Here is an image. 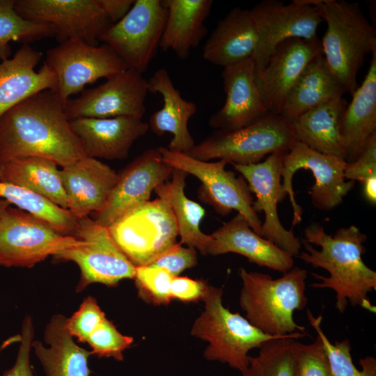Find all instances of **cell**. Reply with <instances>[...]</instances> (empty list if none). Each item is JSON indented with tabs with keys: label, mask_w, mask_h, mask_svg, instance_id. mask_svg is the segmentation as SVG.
<instances>
[{
	"label": "cell",
	"mask_w": 376,
	"mask_h": 376,
	"mask_svg": "<svg viewBox=\"0 0 376 376\" xmlns=\"http://www.w3.org/2000/svg\"><path fill=\"white\" fill-rule=\"evenodd\" d=\"M343 112L340 134L347 163L355 161L376 134V51L361 85Z\"/></svg>",
	"instance_id": "27"
},
{
	"label": "cell",
	"mask_w": 376,
	"mask_h": 376,
	"mask_svg": "<svg viewBox=\"0 0 376 376\" xmlns=\"http://www.w3.org/2000/svg\"><path fill=\"white\" fill-rule=\"evenodd\" d=\"M258 43L249 9L235 7L221 19L203 49V58L223 68L253 58Z\"/></svg>",
	"instance_id": "26"
},
{
	"label": "cell",
	"mask_w": 376,
	"mask_h": 376,
	"mask_svg": "<svg viewBox=\"0 0 376 376\" xmlns=\"http://www.w3.org/2000/svg\"><path fill=\"white\" fill-rule=\"evenodd\" d=\"M168 10L159 47L172 51L180 59H187L207 33L205 22L212 0H164Z\"/></svg>",
	"instance_id": "29"
},
{
	"label": "cell",
	"mask_w": 376,
	"mask_h": 376,
	"mask_svg": "<svg viewBox=\"0 0 376 376\" xmlns=\"http://www.w3.org/2000/svg\"><path fill=\"white\" fill-rule=\"evenodd\" d=\"M197 263L196 249L188 246L185 247L178 242L148 265L163 268L173 276H178L185 269L195 267Z\"/></svg>",
	"instance_id": "42"
},
{
	"label": "cell",
	"mask_w": 376,
	"mask_h": 376,
	"mask_svg": "<svg viewBox=\"0 0 376 376\" xmlns=\"http://www.w3.org/2000/svg\"><path fill=\"white\" fill-rule=\"evenodd\" d=\"M42 54L28 44L22 45L13 58L0 62V116L28 97L45 90H54L56 78L44 63Z\"/></svg>",
	"instance_id": "25"
},
{
	"label": "cell",
	"mask_w": 376,
	"mask_h": 376,
	"mask_svg": "<svg viewBox=\"0 0 376 376\" xmlns=\"http://www.w3.org/2000/svg\"><path fill=\"white\" fill-rule=\"evenodd\" d=\"M290 351L295 376H334L321 338L305 344L291 339Z\"/></svg>",
	"instance_id": "37"
},
{
	"label": "cell",
	"mask_w": 376,
	"mask_h": 376,
	"mask_svg": "<svg viewBox=\"0 0 376 376\" xmlns=\"http://www.w3.org/2000/svg\"><path fill=\"white\" fill-rule=\"evenodd\" d=\"M68 210L81 219L105 205L118 180V173L97 159L84 157L59 169Z\"/></svg>",
	"instance_id": "21"
},
{
	"label": "cell",
	"mask_w": 376,
	"mask_h": 376,
	"mask_svg": "<svg viewBox=\"0 0 376 376\" xmlns=\"http://www.w3.org/2000/svg\"><path fill=\"white\" fill-rule=\"evenodd\" d=\"M239 275L242 284L240 306L252 325L274 336L306 334L305 327L294 320V313L303 310L308 303L306 269L294 266L281 277L273 279L241 267Z\"/></svg>",
	"instance_id": "3"
},
{
	"label": "cell",
	"mask_w": 376,
	"mask_h": 376,
	"mask_svg": "<svg viewBox=\"0 0 376 376\" xmlns=\"http://www.w3.org/2000/svg\"><path fill=\"white\" fill-rule=\"evenodd\" d=\"M15 0H0V60L9 58L11 42L22 45L54 37V30L49 24L27 20L15 9Z\"/></svg>",
	"instance_id": "35"
},
{
	"label": "cell",
	"mask_w": 376,
	"mask_h": 376,
	"mask_svg": "<svg viewBox=\"0 0 376 376\" xmlns=\"http://www.w3.org/2000/svg\"><path fill=\"white\" fill-rule=\"evenodd\" d=\"M106 318L96 299L91 296L86 297L79 309L67 318L66 326L69 333L79 342L86 343L91 334Z\"/></svg>",
	"instance_id": "41"
},
{
	"label": "cell",
	"mask_w": 376,
	"mask_h": 376,
	"mask_svg": "<svg viewBox=\"0 0 376 376\" xmlns=\"http://www.w3.org/2000/svg\"><path fill=\"white\" fill-rule=\"evenodd\" d=\"M221 76L226 100L223 107L210 116V127L235 130L269 113L256 82L252 58L223 68Z\"/></svg>",
	"instance_id": "20"
},
{
	"label": "cell",
	"mask_w": 376,
	"mask_h": 376,
	"mask_svg": "<svg viewBox=\"0 0 376 376\" xmlns=\"http://www.w3.org/2000/svg\"><path fill=\"white\" fill-rule=\"evenodd\" d=\"M171 175V181L161 184L154 191L171 208L177 224L180 243L198 249L202 255H206L210 235L205 234L200 228L205 210L199 203L185 195L187 173L173 168Z\"/></svg>",
	"instance_id": "32"
},
{
	"label": "cell",
	"mask_w": 376,
	"mask_h": 376,
	"mask_svg": "<svg viewBox=\"0 0 376 376\" xmlns=\"http://www.w3.org/2000/svg\"><path fill=\"white\" fill-rule=\"evenodd\" d=\"M0 198L45 221L59 233L74 237L79 219L42 195L0 182Z\"/></svg>",
	"instance_id": "34"
},
{
	"label": "cell",
	"mask_w": 376,
	"mask_h": 376,
	"mask_svg": "<svg viewBox=\"0 0 376 376\" xmlns=\"http://www.w3.org/2000/svg\"><path fill=\"white\" fill-rule=\"evenodd\" d=\"M66 320L61 314L53 315L44 333L48 346L38 340H33L31 346L46 376H89L88 360L93 353L75 343Z\"/></svg>",
	"instance_id": "28"
},
{
	"label": "cell",
	"mask_w": 376,
	"mask_h": 376,
	"mask_svg": "<svg viewBox=\"0 0 376 376\" xmlns=\"http://www.w3.org/2000/svg\"><path fill=\"white\" fill-rule=\"evenodd\" d=\"M227 253L240 254L258 266L283 274L295 264L292 256L255 233L240 213L210 235L206 255Z\"/></svg>",
	"instance_id": "23"
},
{
	"label": "cell",
	"mask_w": 376,
	"mask_h": 376,
	"mask_svg": "<svg viewBox=\"0 0 376 376\" xmlns=\"http://www.w3.org/2000/svg\"><path fill=\"white\" fill-rule=\"evenodd\" d=\"M33 328L31 317L26 316L22 324L20 344L15 362L2 376H35L30 362V352L34 336Z\"/></svg>",
	"instance_id": "44"
},
{
	"label": "cell",
	"mask_w": 376,
	"mask_h": 376,
	"mask_svg": "<svg viewBox=\"0 0 376 376\" xmlns=\"http://www.w3.org/2000/svg\"><path fill=\"white\" fill-rule=\"evenodd\" d=\"M322 54L321 41L290 38L280 43L264 68L256 75V82L270 113L279 114L283 103L304 69Z\"/></svg>",
	"instance_id": "19"
},
{
	"label": "cell",
	"mask_w": 376,
	"mask_h": 376,
	"mask_svg": "<svg viewBox=\"0 0 376 376\" xmlns=\"http://www.w3.org/2000/svg\"><path fill=\"white\" fill-rule=\"evenodd\" d=\"M10 206V203L6 199L0 198V218L5 210Z\"/></svg>",
	"instance_id": "48"
},
{
	"label": "cell",
	"mask_w": 376,
	"mask_h": 376,
	"mask_svg": "<svg viewBox=\"0 0 376 376\" xmlns=\"http://www.w3.org/2000/svg\"><path fill=\"white\" fill-rule=\"evenodd\" d=\"M81 243L17 207L9 206L0 218V266L31 267Z\"/></svg>",
	"instance_id": "11"
},
{
	"label": "cell",
	"mask_w": 376,
	"mask_h": 376,
	"mask_svg": "<svg viewBox=\"0 0 376 376\" xmlns=\"http://www.w3.org/2000/svg\"><path fill=\"white\" fill-rule=\"evenodd\" d=\"M222 288L208 285L203 299L204 309L195 320L191 335L207 342L203 357L207 361H219L240 370L250 364L249 352L272 339L292 338L299 339L307 335L296 332L288 336L267 335L239 313H233L223 304Z\"/></svg>",
	"instance_id": "4"
},
{
	"label": "cell",
	"mask_w": 376,
	"mask_h": 376,
	"mask_svg": "<svg viewBox=\"0 0 376 376\" xmlns=\"http://www.w3.org/2000/svg\"><path fill=\"white\" fill-rule=\"evenodd\" d=\"M318 4L311 5L307 0H294L288 4L265 0L249 10L258 38L252 58L256 75L262 71L272 52L284 40L318 39L317 30L323 21Z\"/></svg>",
	"instance_id": "14"
},
{
	"label": "cell",
	"mask_w": 376,
	"mask_h": 376,
	"mask_svg": "<svg viewBox=\"0 0 376 376\" xmlns=\"http://www.w3.org/2000/svg\"><path fill=\"white\" fill-rule=\"evenodd\" d=\"M347 162L343 158L321 153L306 145L296 141L283 155L281 175V201L288 195L293 210L292 227L302 218V208L297 203L292 188V178L300 169L310 170L315 184L308 194L312 204L320 210H331L342 203L343 198L351 191L354 182L347 181L344 172Z\"/></svg>",
	"instance_id": "8"
},
{
	"label": "cell",
	"mask_w": 376,
	"mask_h": 376,
	"mask_svg": "<svg viewBox=\"0 0 376 376\" xmlns=\"http://www.w3.org/2000/svg\"><path fill=\"white\" fill-rule=\"evenodd\" d=\"M291 339L274 338L261 345L256 357L261 376H295L290 351Z\"/></svg>",
	"instance_id": "39"
},
{
	"label": "cell",
	"mask_w": 376,
	"mask_h": 376,
	"mask_svg": "<svg viewBox=\"0 0 376 376\" xmlns=\"http://www.w3.org/2000/svg\"><path fill=\"white\" fill-rule=\"evenodd\" d=\"M163 160L171 167L197 178L202 183L198 196L212 205L221 215L236 210L246 219L251 229L261 235L262 222L253 207V199L248 185L242 175L225 169V159L202 161L187 154L170 151L159 147Z\"/></svg>",
	"instance_id": "9"
},
{
	"label": "cell",
	"mask_w": 376,
	"mask_h": 376,
	"mask_svg": "<svg viewBox=\"0 0 376 376\" xmlns=\"http://www.w3.org/2000/svg\"><path fill=\"white\" fill-rule=\"evenodd\" d=\"M148 90L160 94L164 102L162 107L150 117L149 128L159 136L171 133L173 138L167 149L187 154L196 144L188 128L189 120L197 110L196 104L181 96L165 68L158 69L150 77Z\"/></svg>",
	"instance_id": "24"
},
{
	"label": "cell",
	"mask_w": 376,
	"mask_h": 376,
	"mask_svg": "<svg viewBox=\"0 0 376 376\" xmlns=\"http://www.w3.org/2000/svg\"><path fill=\"white\" fill-rule=\"evenodd\" d=\"M306 317L316 334L321 338L334 376H376L375 357L369 355L360 359L359 363L361 369L359 370L352 360L350 341L343 339L332 343L321 328L322 315L315 317L307 309Z\"/></svg>",
	"instance_id": "36"
},
{
	"label": "cell",
	"mask_w": 376,
	"mask_h": 376,
	"mask_svg": "<svg viewBox=\"0 0 376 376\" xmlns=\"http://www.w3.org/2000/svg\"><path fill=\"white\" fill-rule=\"evenodd\" d=\"M344 175L346 180L362 185L376 180V134L370 138L358 158L347 164Z\"/></svg>",
	"instance_id": "43"
},
{
	"label": "cell",
	"mask_w": 376,
	"mask_h": 376,
	"mask_svg": "<svg viewBox=\"0 0 376 376\" xmlns=\"http://www.w3.org/2000/svg\"><path fill=\"white\" fill-rule=\"evenodd\" d=\"M285 154L272 153L263 161L251 164H233L246 182L256 200L255 212H264L261 235L291 256H297L301 246V240L292 230H287L281 223L277 205L281 199V173Z\"/></svg>",
	"instance_id": "18"
},
{
	"label": "cell",
	"mask_w": 376,
	"mask_h": 376,
	"mask_svg": "<svg viewBox=\"0 0 376 376\" xmlns=\"http://www.w3.org/2000/svg\"><path fill=\"white\" fill-rule=\"evenodd\" d=\"M173 276L166 269L145 265L136 267L134 279L138 297L154 306H166L171 301Z\"/></svg>",
	"instance_id": "38"
},
{
	"label": "cell",
	"mask_w": 376,
	"mask_h": 376,
	"mask_svg": "<svg viewBox=\"0 0 376 376\" xmlns=\"http://www.w3.org/2000/svg\"><path fill=\"white\" fill-rule=\"evenodd\" d=\"M345 93L346 90L321 54L304 69L288 93L279 115L291 123L310 109L331 99L343 97Z\"/></svg>",
	"instance_id": "31"
},
{
	"label": "cell",
	"mask_w": 376,
	"mask_h": 376,
	"mask_svg": "<svg viewBox=\"0 0 376 376\" xmlns=\"http://www.w3.org/2000/svg\"><path fill=\"white\" fill-rule=\"evenodd\" d=\"M44 63L53 72V90L65 103L99 79H107L127 69L117 54L106 44L91 45L79 39L58 43L46 53Z\"/></svg>",
	"instance_id": "12"
},
{
	"label": "cell",
	"mask_w": 376,
	"mask_h": 376,
	"mask_svg": "<svg viewBox=\"0 0 376 376\" xmlns=\"http://www.w3.org/2000/svg\"><path fill=\"white\" fill-rule=\"evenodd\" d=\"M304 233V239L301 242L306 251L297 256L329 273L328 276L312 273L320 282L310 286L334 290L335 306L340 313L345 312L348 303L375 313L376 307L368 294L376 290V272L366 265L362 258L366 251L364 243L367 236L354 225L342 227L331 235L317 222L310 224Z\"/></svg>",
	"instance_id": "2"
},
{
	"label": "cell",
	"mask_w": 376,
	"mask_h": 376,
	"mask_svg": "<svg viewBox=\"0 0 376 376\" xmlns=\"http://www.w3.org/2000/svg\"><path fill=\"white\" fill-rule=\"evenodd\" d=\"M318 6L327 23L321 41L323 56L347 93L352 95L366 56L376 51L375 29L357 3L320 0Z\"/></svg>",
	"instance_id": "5"
},
{
	"label": "cell",
	"mask_w": 376,
	"mask_h": 376,
	"mask_svg": "<svg viewBox=\"0 0 376 376\" xmlns=\"http://www.w3.org/2000/svg\"><path fill=\"white\" fill-rule=\"evenodd\" d=\"M74 237L82 243L59 253L54 259L77 265L80 270L77 292L92 283L111 287L123 279H134L136 267L116 244L107 228L86 217L79 219Z\"/></svg>",
	"instance_id": "10"
},
{
	"label": "cell",
	"mask_w": 376,
	"mask_h": 376,
	"mask_svg": "<svg viewBox=\"0 0 376 376\" xmlns=\"http://www.w3.org/2000/svg\"><path fill=\"white\" fill-rule=\"evenodd\" d=\"M14 5L24 19L50 25L58 43L79 39L96 46L112 25L96 0H15Z\"/></svg>",
	"instance_id": "16"
},
{
	"label": "cell",
	"mask_w": 376,
	"mask_h": 376,
	"mask_svg": "<svg viewBox=\"0 0 376 376\" xmlns=\"http://www.w3.org/2000/svg\"><path fill=\"white\" fill-rule=\"evenodd\" d=\"M346 106L343 97L334 98L299 116L290 123L297 141L321 153L345 159L340 126Z\"/></svg>",
	"instance_id": "30"
},
{
	"label": "cell",
	"mask_w": 376,
	"mask_h": 376,
	"mask_svg": "<svg viewBox=\"0 0 376 376\" xmlns=\"http://www.w3.org/2000/svg\"><path fill=\"white\" fill-rule=\"evenodd\" d=\"M208 284L203 279H194L187 276H174L171 284V299L182 302L203 301Z\"/></svg>",
	"instance_id": "45"
},
{
	"label": "cell",
	"mask_w": 376,
	"mask_h": 376,
	"mask_svg": "<svg viewBox=\"0 0 376 376\" xmlns=\"http://www.w3.org/2000/svg\"><path fill=\"white\" fill-rule=\"evenodd\" d=\"M53 90L40 91L0 116V163L42 157L64 167L85 157Z\"/></svg>",
	"instance_id": "1"
},
{
	"label": "cell",
	"mask_w": 376,
	"mask_h": 376,
	"mask_svg": "<svg viewBox=\"0 0 376 376\" xmlns=\"http://www.w3.org/2000/svg\"><path fill=\"white\" fill-rule=\"evenodd\" d=\"M54 161L25 157L0 163V182L21 187L46 197L68 210L59 169Z\"/></svg>",
	"instance_id": "33"
},
{
	"label": "cell",
	"mask_w": 376,
	"mask_h": 376,
	"mask_svg": "<svg viewBox=\"0 0 376 376\" xmlns=\"http://www.w3.org/2000/svg\"><path fill=\"white\" fill-rule=\"evenodd\" d=\"M107 228L116 244L136 267L151 264L176 244L178 237L173 214L159 198L132 208Z\"/></svg>",
	"instance_id": "7"
},
{
	"label": "cell",
	"mask_w": 376,
	"mask_h": 376,
	"mask_svg": "<svg viewBox=\"0 0 376 376\" xmlns=\"http://www.w3.org/2000/svg\"><path fill=\"white\" fill-rule=\"evenodd\" d=\"M168 10L164 1L135 0L127 14L111 25L102 40L128 68L144 72L159 47Z\"/></svg>",
	"instance_id": "13"
},
{
	"label": "cell",
	"mask_w": 376,
	"mask_h": 376,
	"mask_svg": "<svg viewBox=\"0 0 376 376\" xmlns=\"http://www.w3.org/2000/svg\"><path fill=\"white\" fill-rule=\"evenodd\" d=\"M86 157L124 159L138 139L149 129L148 123L133 117L80 118L70 120Z\"/></svg>",
	"instance_id": "22"
},
{
	"label": "cell",
	"mask_w": 376,
	"mask_h": 376,
	"mask_svg": "<svg viewBox=\"0 0 376 376\" xmlns=\"http://www.w3.org/2000/svg\"><path fill=\"white\" fill-rule=\"evenodd\" d=\"M102 84L81 92L64 103L69 120L80 118L133 117L142 119L148 93V80L127 68L111 76Z\"/></svg>",
	"instance_id": "15"
},
{
	"label": "cell",
	"mask_w": 376,
	"mask_h": 376,
	"mask_svg": "<svg viewBox=\"0 0 376 376\" xmlns=\"http://www.w3.org/2000/svg\"><path fill=\"white\" fill-rule=\"evenodd\" d=\"M242 376H261L259 362L256 357H251L249 366L242 371Z\"/></svg>",
	"instance_id": "47"
},
{
	"label": "cell",
	"mask_w": 376,
	"mask_h": 376,
	"mask_svg": "<svg viewBox=\"0 0 376 376\" xmlns=\"http://www.w3.org/2000/svg\"><path fill=\"white\" fill-rule=\"evenodd\" d=\"M110 22L121 20L130 11L135 0H96Z\"/></svg>",
	"instance_id": "46"
},
{
	"label": "cell",
	"mask_w": 376,
	"mask_h": 376,
	"mask_svg": "<svg viewBox=\"0 0 376 376\" xmlns=\"http://www.w3.org/2000/svg\"><path fill=\"white\" fill-rule=\"evenodd\" d=\"M173 168L164 160L158 148L145 150L119 173L103 208L92 214L97 224L108 228L137 205L150 201L151 193L166 182Z\"/></svg>",
	"instance_id": "17"
},
{
	"label": "cell",
	"mask_w": 376,
	"mask_h": 376,
	"mask_svg": "<svg viewBox=\"0 0 376 376\" xmlns=\"http://www.w3.org/2000/svg\"><path fill=\"white\" fill-rule=\"evenodd\" d=\"M133 341L132 337L122 334L113 322L106 318L91 334L87 343L91 347L93 354L100 358H113L123 361V352Z\"/></svg>",
	"instance_id": "40"
},
{
	"label": "cell",
	"mask_w": 376,
	"mask_h": 376,
	"mask_svg": "<svg viewBox=\"0 0 376 376\" xmlns=\"http://www.w3.org/2000/svg\"><path fill=\"white\" fill-rule=\"evenodd\" d=\"M297 141L291 123L268 113L235 130H215L187 154L202 161L225 159L232 164H251L272 153L286 154Z\"/></svg>",
	"instance_id": "6"
}]
</instances>
